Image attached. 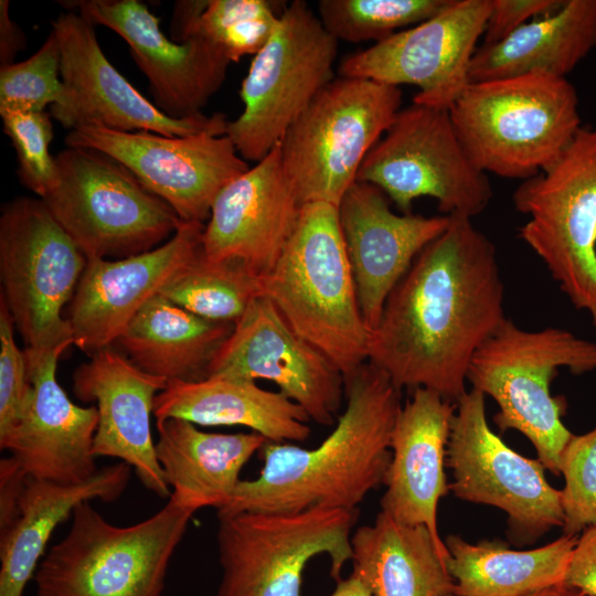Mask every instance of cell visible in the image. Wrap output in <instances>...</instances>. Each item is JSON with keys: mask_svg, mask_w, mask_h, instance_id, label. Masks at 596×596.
I'll return each mask as SVG.
<instances>
[{"mask_svg": "<svg viewBox=\"0 0 596 596\" xmlns=\"http://www.w3.org/2000/svg\"><path fill=\"white\" fill-rule=\"evenodd\" d=\"M338 41L302 0L283 11L279 23L254 55L242 82L243 111L226 136L246 161L263 160L332 79Z\"/></svg>", "mask_w": 596, "mask_h": 596, "instance_id": "12", "label": "cell"}, {"mask_svg": "<svg viewBox=\"0 0 596 596\" xmlns=\"http://www.w3.org/2000/svg\"><path fill=\"white\" fill-rule=\"evenodd\" d=\"M3 131L18 158L20 181L42 199L56 180L55 156L50 152L53 125L50 114L6 111L0 114Z\"/></svg>", "mask_w": 596, "mask_h": 596, "instance_id": "38", "label": "cell"}, {"mask_svg": "<svg viewBox=\"0 0 596 596\" xmlns=\"http://www.w3.org/2000/svg\"><path fill=\"white\" fill-rule=\"evenodd\" d=\"M352 574L371 596H444L455 584L439 546L425 525L400 523L380 511L351 536Z\"/></svg>", "mask_w": 596, "mask_h": 596, "instance_id": "29", "label": "cell"}, {"mask_svg": "<svg viewBox=\"0 0 596 596\" xmlns=\"http://www.w3.org/2000/svg\"><path fill=\"white\" fill-rule=\"evenodd\" d=\"M363 320L372 332L384 305L418 254L449 224L448 215L394 213L377 187L355 181L338 205Z\"/></svg>", "mask_w": 596, "mask_h": 596, "instance_id": "21", "label": "cell"}, {"mask_svg": "<svg viewBox=\"0 0 596 596\" xmlns=\"http://www.w3.org/2000/svg\"><path fill=\"white\" fill-rule=\"evenodd\" d=\"M28 476L10 456L0 461V534L8 531L19 517V502Z\"/></svg>", "mask_w": 596, "mask_h": 596, "instance_id": "42", "label": "cell"}, {"mask_svg": "<svg viewBox=\"0 0 596 596\" xmlns=\"http://www.w3.org/2000/svg\"><path fill=\"white\" fill-rule=\"evenodd\" d=\"M449 114L481 171L522 181L552 167L583 126L575 86L544 73L470 83Z\"/></svg>", "mask_w": 596, "mask_h": 596, "instance_id": "4", "label": "cell"}, {"mask_svg": "<svg viewBox=\"0 0 596 596\" xmlns=\"http://www.w3.org/2000/svg\"><path fill=\"white\" fill-rule=\"evenodd\" d=\"M560 473L565 481L561 490L563 534L577 536L596 525V426L571 437L561 456Z\"/></svg>", "mask_w": 596, "mask_h": 596, "instance_id": "37", "label": "cell"}, {"mask_svg": "<svg viewBox=\"0 0 596 596\" xmlns=\"http://www.w3.org/2000/svg\"><path fill=\"white\" fill-rule=\"evenodd\" d=\"M209 376L270 381L324 426L333 424L344 394L343 374L298 336L265 296L235 322L209 366Z\"/></svg>", "mask_w": 596, "mask_h": 596, "instance_id": "18", "label": "cell"}, {"mask_svg": "<svg viewBox=\"0 0 596 596\" xmlns=\"http://www.w3.org/2000/svg\"><path fill=\"white\" fill-rule=\"evenodd\" d=\"M490 10L491 0H450L434 17L345 56L339 75L415 85L413 103L449 110L470 84Z\"/></svg>", "mask_w": 596, "mask_h": 596, "instance_id": "16", "label": "cell"}, {"mask_svg": "<svg viewBox=\"0 0 596 596\" xmlns=\"http://www.w3.org/2000/svg\"><path fill=\"white\" fill-rule=\"evenodd\" d=\"M564 583L596 596V525L587 528L577 538Z\"/></svg>", "mask_w": 596, "mask_h": 596, "instance_id": "41", "label": "cell"}, {"mask_svg": "<svg viewBox=\"0 0 596 596\" xmlns=\"http://www.w3.org/2000/svg\"><path fill=\"white\" fill-rule=\"evenodd\" d=\"M55 163V183L42 201L87 259L150 252L183 223L167 202L103 152L67 147Z\"/></svg>", "mask_w": 596, "mask_h": 596, "instance_id": "7", "label": "cell"}, {"mask_svg": "<svg viewBox=\"0 0 596 596\" xmlns=\"http://www.w3.org/2000/svg\"><path fill=\"white\" fill-rule=\"evenodd\" d=\"M330 596H371L364 583L351 574L347 578L337 581V586Z\"/></svg>", "mask_w": 596, "mask_h": 596, "instance_id": "44", "label": "cell"}, {"mask_svg": "<svg viewBox=\"0 0 596 596\" xmlns=\"http://www.w3.org/2000/svg\"><path fill=\"white\" fill-rule=\"evenodd\" d=\"M356 181L381 189L404 214L416 199L430 196L444 215L472 219L493 195L488 174L462 147L449 110L415 103L400 109L366 155Z\"/></svg>", "mask_w": 596, "mask_h": 596, "instance_id": "13", "label": "cell"}, {"mask_svg": "<svg viewBox=\"0 0 596 596\" xmlns=\"http://www.w3.org/2000/svg\"><path fill=\"white\" fill-rule=\"evenodd\" d=\"M204 226L183 222L169 241L143 254L87 259L70 304L73 344L92 354L115 343L139 310L198 254Z\"/></svg>", "mask_w": 596, "mask_h": 596, "instance_id": "20", "label": "cell"}, {"mask_svg": "<svg viewBox=\"0 0 596 596\" xmlns=\"http://www.w3.org/2000/svg\"><path fill=\"white\" fill-rule=\"evenodd\" d=\"M451 402L418 387L401 407L391 437V461L383 485L381 511L407 525H425L436 543L446 547L438 533L437 508L449 491L445 466Z\"/></svg>", "mask_w": 596, "mask_h": 596, "instance_id": "25", "label": "cell"}, {"mask_svg": "<svg viewBox=\"0 0 596 596\" xmlns=\"http://www.w3.org/2000/svg\"><path fill=\"white\" fill-rule=\"evenodd\" d=\"M64 141L67 147L93 149L124 164L183 222L209 220L219 193L249 169L226 135L169 137L79 127L70 130Z\"/></svg>", "mask_w": 596, "mask_h": 596, "instance_id": "17", "label": "cell"}, {"mask_svg": "<svg viewBox=\"0 0 596 596\" xmlns=\"http://www.w3.org/2000/svg\"><path fill=\"white\" fill-rule=\"evenodd\" d=\"M24 353L32 398L19 423L0 437V447L30 478L61 485L86 482L99 471L93 455L97 407L76 405L57 382L62 353L26 349Z\"/></svg>", "mask_w": 596, "mask_h": 596, "instance_id": "23", "label": "cell"}, {"mask_svg": "<svg viewBox=\"0 0 596 596\" xmlns=\"http://www.w3.org/2000/svg\"><path fill=\"white\" fill-rule=\"evenodd\" d=\"M91 356L75 369L72 389L79 401L97 404L93 455L119 458L148 490L170 497L150 428L155 398L168 381L142 371L111 345Z\"/></svg>", "mask_w": 596, "mask_h": 596, "instance_id": "24", "label": "cell"}, {"mask_svg": "<svg viewBox=\"0 0 596 596\" xmlns=\"http://www.w3.org/2000/svg\"><path fill=\"white\" fill-rule=\"evenodd\" d=\"M66 7L125 40L149 81L155 105L171 118L203 114L226 78L231 61L213 42L200 34L183 42L168 39L159 19L139 0H82Z\"/></svg>", "mask_w": 596, "mask_h": 596, "instance_id": "19", "label": "cell"}, {"mask_svg": "<svg viewBox=\"0 0 596 596\" xmlns=\"http://www.w3.org/2000/svg\"><path fill=\"white\" fill-rule=\"evenodd\" d=\"M87 258L42 199L17 198L0 215L1 297L26 350L63 353L73 331L63 308Z\"/></svg>", "mask_w": 596, "mask_h": 596, "instance_id": "10", "label": "cell"}, {"mask_svg": "<svg viewBox=\"0 0 596 596\" xmlns=\"http://www.w3.org/2000/svg\"><path fill=\"white\" fill-rule=\"evenodd\" d=\"M450 0H320L318 17L339 42H381L441 11Z\"/></svg>", "mask_w": 596, "mask_h": 596, "instance_id": "34", "label": "cell"}, {"mask_svg": "<svg viewBox=\"0 0 596 596\" xmlns=\"http://www.w3.org/2000/svg\"><path fill=\"white\" fill-rule=\"evenodd\" d=\"M156 456L171 494L195 511L222 509L241 481L243 467L268 441L255 432H203L179 418L156 421Z\"/></svg>", "mask_w": 596, "mask_h": 596, "instance_id": "28", "label": "cell"}, {"mask_svg": "<svg viewBox=\"0 0 596 596\" xmlns=\"http://www.w3.org/2000/svg\"><path fill=\"white\" fill-rule=\"evenodd\" d=\"M444 596H456L455 594H447V595H444Z\"/></svg>", "mask_w": 596, "mask_h": 596, "instance_id": "46", "label": "cell"}, {"mask_svg": "<svg viewBox=\"0 0 596 596\" xmlns=\"http://www.w3.org/2000/svg\"><path fill=\"white\" fill-rule=\"evenodd\" d=\"M448 216L389 296L368 360L398 390L423 387L456 403L476 351L507 317L494 244L472 219Z\"/></svg>", "mask_w": 596, "mask_h": 596, "instance_id": "1", "label": "cell"}, {"mask_svg": "<svg viewBox=\"0 0 596 596\" xmlns=\"http://www.w3.org/2000/svg\"><path fill=\"white\" fill-rule=\"evenodd\" d=\"M156 421L179 418L202 426H244L268 441H304L310 435L305 409L255 381L209 376L170 381L155 398Z\"/></svg>", "mask_w": 596, "mask_h": 596, "instance_id": "26", "label": "cell"}, {"mask_svg": "<svg viewBox=\"0 0 596 596\" xmlns=\"http://www.w3.org/2000/svg\"><path fill=\"white\" fill-rule=\"evenodd\" d=\"M485 394L467 391L456 403L446 450L455 497L501 509L515 544H532L552 528L563 525L561 490L545 478L539 459L509 447L490 428Z\"/></svg>", "mask_w": 596, "mask_h": 596, "instance_id": "14", "label": "cell"}, {"mask_svg": "<svg viewBox=\"0 0 596 596\" xmlns=\"http://www.w3.org/2000/svg\"><path fill=\"white\" fill-rule=\"evenodd\" d=\"M578 536L563 534L546 545L518 551L499 541L472 544L448 535L447 568L456 596H528L564 582Z\"/></svg>", "mask_w": 596, "mask_h": 596, "instance_id": "32", "label": "cell"}, {"mask_svg": "<svg viewBox=\"0 0 596 596\" xmlns=\"http://www.w3.org/2000/svg\"><path fill=\"white\" fill-rule=\"evenodd\" d=\"M596 46V0H564L554 12L533 19L502 41L480 45L470 83L529 73L566 77Z\"/></svg>", "mask_w": 596, "mask_h": 596, "instance_id": "30", "label": "cell"}, {"mask_svg": "<svg viewBox=\"0 0 596 596\" xmlns=\"http://www.w3.org/2000/svg\"><path fill=\"white\" fill-rule=\"evenodd\" d=\"M561 368L574 374L596 370V343L554 327L524 330L507 318L476 351L467 375L472 389L497 402L500 432L522 433L555 475L573 436L562 422L565 400L550 391Z\"/></svg>", "mask_w": 596, "mask_h": 596, "instance_id": "6", "label": "cell"}, {"mask_svg": "<svg viewBox=\"0 0 596 596\" xmlns=\"http://www.w3.org/2000/svg\"><path fill=\"white\" fill-rule=\"evenodd\" d=\"M89 502L74 509L67 534L40 562L35 596H161L170 560L196 511L170 494L156 514L117 526Z\"/></svg>", "mask_w": 596, "mask_h": 596, "instance_id": "5", "label": "cell"}, {"mask_svg": "<svg viewBox=\"0 0 596 596\" xmlns=\"http://www.w3.org/2000/svg\"><path fill=\"white\" fill-rule=\"evenodd\" d=\"M131 469L119 461L99 469L92 479L78 485L28 477L19 502V517L0 534V596H23L57 525L85 501L117 500L128 487Z\"/></svg>", "mask_w": 596, "mask_h": 596, "instance_id": "27", "label": "cell"}, {"mask_svg": "<svg viewBox=\"0 0 596 596\" xmlns=\"http://www.w3.org/2000/svg\"><path fill=\"white\" fill-rule=\"evenodd\" d=\"M60 47L51 30L39 50L24 61L0 67V114L41 113L57 104L64 92Z\"/></svg>", "mask_w": 596, "mask_h": 596, "instance_id": "36", "label": "cell"}, {"mask_svg": "<svg viewBox=\"0 0 596 596\" xmlns=\"http://www.w3.org/2000/svg\"><path fill=\"white\" fill-rule=\"evenodd\" d=\"M222 577L216 596H301L309 561L328 555L337 581L352 558L356 510L315 508L294 513L217 515Z\"/></svg>", "mask_w": 596, "mask_h": 596, "instance_id": "11", "label": "cell"}, {"mask_svg": "<svg viewBox=\"0 0 596 596\" xmlns=\"http://www.w3.org/2000/svg\"><path fill=\"white\" fill-rule=\"evenodd\" d=\"M233 322L199 317L157 295L134 317L115 343L142 371L170 381L205 379Z\"/></svg>", "mask_w": 596, "mask_h": 596, "instance_id": "31", "label": "cell"}, {"mask_svg": "<svg viewBox=\"0 0 596 596\" xmlns=\"http://www.w3.org/2000/svg\"><path fill=\"white\" fill-rule=\"evenodd\" d=\"M401 104L398 86L342 76L328 83L279 142L283 168L299 203L338 206Z\"/></svg>", "mask_w": 596, "mask_h": 596, "instance_id": "8", "label": "cell"}, {"mask_svg": "<svg viewBox=\"0 0 596 596\" xmlns=\"http://www.w3.org/2000/svg\"><path fill=\"white\" fill-rule=\"evenodd\" d=\"M60 47L64 86L51 116L65 129L102 127L116 131H150L169 137L226 135L222 113L174 119L137 91L104 54L94 25L78 12L62 13L52 21Z\"/></svg>", "mask_w": 596, "mask_h": 596, "instance_id": "15", "label": "cell"}, {"mask_svg": "<svg viewBox=\"0 0 596 596\" xmlns=\"http://www.w3.org/2000/svg\"><path fill=\"white\" fill-rule=\"evenodd\" d=\"M159 295L199 317L235 323L263 296L262 278L238 263L207 259L201 247Z\"/></svg>", "mask_w": 596, "mask_h": 596, "instance_id": "33", "label": "cell"}, {"mask_svg": "<svg viewBox=\"0 0 596 596\" xmlns=\"http://www.w3.org/2000/svg\"><path fill=\"white\" fill-rule=\"evenodd\" d=\"M400 391L370 362L344 376L347 404L334 429L316 447L267 441L257 478L241 480L217 515L356 510L384 482Z\"/></svg>", "mask_w": 596, "mask_h": 596, "instance_id": "2", "label": "cell"}, {"mask_svg": "<svg viewBox=\"0 0 596 596\" xmlns=\"http://www.w3.org/2000/svg\"><path fill=\"white\" fill-rule=\"evenodd\" d=\"M14 327L9 308L0 297V437L23 417L33 394L25 353L14 340Z\"/></svg>", "mask_w": 596, "mask_h": 596, "instance_id": "39", "label": "cell"}, {"mask_svg": "<svg viewBox=\"0 0 596 596\" xmlns=\"http://www.w3.org/2000/svg\"><path fill=\"white\" fill-rule=\"evenodd\" d=\"M300 211L278 145L219 193L202 234V252L210 260L235 262L263 278L279 259Z\"/></svg>", "mask_w": 596, "mask_h": 596, "instance_id": "22", "label": "cell"}, {"mask_svg": "<svg viewBox=\"0 0 596 596\" xmlns=\"http://www.w3.org/2000/svg\"><path fill=\"white\" fill-rule=\"evenodd\" d=\"M277 4L266 0H205L188 38L200 34L231 62H237L245 55L257 54L269 41L281 15Z\"/></svg>", "mask_w": 596, "mask_h": 596, "instance_id": "35", "label": "cell"}, {"mask_svg": "<svg viewBox=\"0 0 596 596\" xmlns=\"http://www.w3.org/2000/svg\"><path fill=\"white\" fill-rule=\"evenodd\" d=\"M262 290L289 327L343 376L365 363L371 331L360 310L338 206L301 205L291 237L262 278Z\"/></svg>", "mask_w": 596, "mask_h": 596, "instance_id": "3", "label": "cell"}, {"mask_svg": "<svg viewBox=\"0 0 596 596\" xmlns=\"http://www.w3.org/2000/svg\"><path fill=\"white\" fill-rule=\"evenodd\" d=\"M528 596H590L566 583H560L534 592Z\"/></svg>", "mask_w": 596, "mask_h": 596, "instance_id": "45", "label": "cell"}, {"mask_svg": "<svg viewBox=\"0 0 596 596\" xmlns=\"http://www.w3.org/2000/svg\"><path fill=\"white\" fill-rule=\"evenodd\" d=\"M25 36L9 15V1H0V62L1 66L13 62L17 53L24 50Z\"/></svg>", "mask_w": 596, "mask_h": 596, "instance_id": "43", "label": "cell"}, {"mask_svg": "<svg viewBox=\"0 0 596 596\" xmlns=\"http://www.w3.org/2000/svg\"><path fill=\"white\" fill-rule=\"evenodd\" d=\"M563 0H491L482 45L496 44L514 31L557 10Z\"/></svg>", "mask_w": 596, "mask_h": 596, "instance_id": "40", "label": "cell"}, {"mask_svg": "<svg viewBox=\"0 0 596 596\" xmlns=\"http://www.w3.org/2000/svg\"><path fill=\"white\" fill-rule=\"evenodd\" d=\"M512 201L529 216L519 237L596 328V127L582 126L561 158L522 181Z\"/></svg>", "mask_w": 596, "mask_h": 596, "instance_id": "9", "label": "cell"}]
</instances>
